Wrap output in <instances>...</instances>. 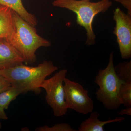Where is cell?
I'll use <instances>...</instances> for the list:
<instances>
[{"label": "cell", "instance_id": "18", "mask_svg": "<svg viewBox=\"0 0 131 131\" xmlns=\"http://www.w3.org/2000/svg\"><path fill=\"white\" fill-rule=\"evenodd\" d=\"M117 114L118 115H131V107H126L125 109H121L117 112Z\"/></svg>", "mask_w": 131, "mask_h": 131}, {"label": "cell", "instance_id": "20", "mask_svg": "<svg viewBox=\"0 0 131 131\" xmlns=\"http://www.w3.org/2000/svg\"><path fill=\"white\" fill-rule=\"evenodd\" d=\"M2 127V124L1 122V119H0V129Z\"/></svg>", "mask_w": 131, "mask_h": 131}, {"label": "cell", "instance_id": "5", "mask_svg": "<svg viewBox=\"0 0 131 131\" xmlns=\"http://www.w3.org/2000/svg\"><path fill=\"white\" fill-rule=\"evenodd\" d=\"M68 70H61L53 76L45 80L40 87L45 90L46 102L52 108L54 115L57 117L65 115L68 108L66 103L64 81L66 78Z\"/></svg>", "mask_w": 131, "mask_h": 131}, {"label": "cell", "instance_id": "17", "mask_svg": "<svg viewBox=\"0 0 131 131\" xmlns=\"http://www.w3.org/2000/svg\"><path fill=\"white\" fill-rule=\"evenodd\" d=\"M119 3L127 10V13L131 15V0H114Z\"/></svg>", "mask_w": 131, "mask_h": 131}, {"label": "cell", "instance_id": "10", "mask_svg": "<svg viewBox=\"0 0 131 131\" xmlns=\"http://www.w3.org/2000/svg\"><path fill=\"white\" fill-rule=\"evenodd\" d=\"M14 31L12 10L0 5V39L10 38Z\"/></svg>", "mask_w": 131, "mask_h": 131}, {"label": "cell", "instance_id": "8", "mask_svg": "<svg viewBox=\"0 0 131 131\" xmlns=\"http://www.w3.org/2000/svg\"><path fill=\"white\" fill-rule=\"evenodd\" d=\"M25 62L21 54L6 38L0 39V70Z\"/></svg>", "mask_w": 131, "mask_h": 131}, {"label": "cell", "instance_id": "1", "mask_svg": "<svg viewBox=\"0 0 131 131\" xmlns=\"http://www.w3.org/2000/svg\"><path fill=\"white\" fill-rule=\"evenodd\" d=\"M58 69L51 61H45L35 67L18 64L0 70V74L23 93L32 91L38 95L42 91L40 86L42 82Z\"/></svg>", "mask_w": 131, "mask_h": 131}, {"label": "cell", "instance_id": "3", "mask_svg": "<svg viewBox=\"0 0 131 131\" xmlns=\"http://www.w3.org/2000/svg\"><path fill=\"white\" fill-rule=\"evenodd\" d=\"M52 4L54 7L69 9L76 14L77 23L86 31L85 44L91 46L95 44L96 39L93 27L94 19L99 14L107 12L112 3L110 0H101L96 2H91L90 0H54Z\"/></svg>", "mask_w": 131, "mask_h": 131}, {"label": "cell", "instance_id": "7", "mask_svg": "<svg viewBox=\"0 0 131 131\" xmlns=\"http://www.w3.org/2000/svg\"><path fill=\"white\" fill-rule=\"evenodd\" d=\"M115 26L113 33L116 35L121 58L129 59L131 58V15L125 13L119 8L114 12Z\"/></svg>", "mask_w": 131, "mask_h": 131}, {"label": "cell", "instance_id": "16", "mask_svg": "<svg viewBox=\"0 0 131 131\" xmlns=\"http://www.w3.org/2000/svg\"><path fill=\"white\" fill-rule=\"evenodd\" d=\"M11 86L10 82L2 75L0 74V93L7 89Z\"/></svg>", "mask_w": 131, "mask_h": 131}, {"label": "cell", "instance_id": "15", "mask_svg": "<svg viewBox=\"0 0 131 131\" xmlns=\"http://www.w3.org/2000/svg\"><path fill=\"white\" fill-rule=\"evenodd\" d=\"M36 131H76L69 124L63 123L57 124L53 126L50 127L47 125L39 127L35 129Z\"/></svg>", "mask_w": 131, "mask_h": 131}, {"label": "cell", "instance_id": "9", "mask_svg": "<svg viewBox=\"0 0 131 131\" xmlns=\"http://www.w3.org/2000/svg\"><path fill=\"white\" fill-rule=\"evenodd\" d=\"M100 114L98 112H91L89 117L83 121L78 128L79 131H104V126L106 124L124 121L123 117H117L105 121L100 120Z\"/></svg>", "mask_w": 131, "mask_h": 131}, {"label": "cell", "instance_id": "2", "mask_svg": "<svg viewBox=\"0 0 131 131\" xmlns=\"http://www.w3.org/2000/svg\"><path fill=\"white\" fill-rule=\"evenodd\" d=\"M14 31L7 40L19 52L25 62L32 64L36 61V52L41 47L51 45L50 41L42 38L35 27L31 25L12 10Z\"/></svg>", "mask_w": 131, "mask_h": 131}, {"label": "cell", "instance_id": "11", "mask_svg": "<svg viewBox=\"0 0 131 131\" xmlns=\"http://www.w3.org/2000/svg\"><path fill=\"white\" fill-rule=\"evenodd\" d=\"M0 5L9 8L31 25L35 27L37 25L38 20L35 15L26 10L22 0H0Z\"/></svg>", "mask_w": 131, "mask_h": 131}, {"label": "cell", "instance_id": "14", "mask_svg": "<svg viewBox=\"0 0 131 131\" xmlns=\"http://www.w3.org/2000/svg\"><path fill=\"white\" fill-rule=\"evenodd\" d=\"M121 105L125 107H131V82L123 83L119 90Z\"/></svg>", "mask_w": 131, "mask_h": 131}, {"label": "cell", "instance_id": "19", "mask_svg": "<svg viewBox=\"0 0 131 131\" xmlns=\"http://www.w3.org/2000/svg\"><path fill=\"white\" fill-rule=\"evenodd\" d=\"M8 118L5 110L0 106V119L7 120Z\"/></svg>", "mask_w": 131, "mask_h": 131}, {"label": "cell", "instance_id": "12", "mask_svg": "<svg viewBox=\"0 0 131 131\" xmlns=\"http://www.w3.org/2000/svg\"><path fill=\"white\" fill-rule=\"evenodd\" d=\"M22 93L23 92L20 89L11 86L7 89L0 93V106L4 110L7 109L11 102Z\"/></svg>", "mask_w": 131, "mask_h": 131}, {"label": "cell", "instance_id": "13", "mask_svg": "<svg viewBox=\"0 0 131 131\" xmlns=\"http://www.w3.org/2000/svg\"><path fill=\"white\" fill-rule=\"evenodd\" d=\"M118 77L123 83L131 82V61L120 62L114 66Z\"/></svg>", "mask_w": 131, "mask_h": 131}, {"label": "cell", "instance_id": "4", "mask_svg": "<svg viewBox=\"0 0 131 131\" xmlns=\"http://www.w3.org/2000/svg\"><path fill=\"white\" fill-rule=\"evenodd\" d=\"M113 57V52L110 53L107 66L104 69L99 70L94 80L99 86L95 93L96 99L109 110H116L121 105L119 90L123 83L114 70Z\"/></svg>", "mask_w": 131, "mask_h": 131}, {"label": "cell", "instance_id": "6", "mask_svg": "<svg viewBox=\"0 0 131 131\" xmlns=\"http://www.w3.org/2000/svg\"><path fill=\"white\" fill-rule=\"evenodd\" d=\"M66 103L68 109L84 115L93 112V101L82 85L66 78L64 81Z\"/></svg>", "mask_w": 131, "mask_h": 131}]
</instances>
